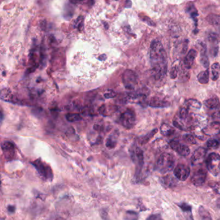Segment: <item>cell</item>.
Instances as JSON below:
<instances>
[{"label":"cell","instance_id":"obj_1","mask_svg":"<svg viewBox=\"0 0 220 220\" xmlns=\"http://www.w3.org/2000/svg\"><path fill=\"white\" fill-rule=\"evenodd\" d=\"M150 60L152 74L156 81H162L167 72V55L162 43L153 41L150 47Z\"/></svg>","mask_w":220,"mask_h":220},{"label":"cell","instance_id":"obj_2","mask_svg":"<svg viewBox=\"0 0 220 220\" xmlns=\"http://www.w3.org/2000/svg\"><path fill=\"white\" fill-rule=\"evenodd\" d=\"M175 164V158L170 153H162L156 161V169L162 174H165L172 170Z\"/></svg>","mask_w":220,"mask_h":220},{"label":"cell","instance_id":"obj_3","mask_svg":"<svg viewBox=\"0 0 220 220\" xmlns=\"http://www.w3.org/2000/svg\"><path fill=\"white\" fill-rule=\"evenodd\" d=\"M207 170L214 176L220 175V156L215 153H210L206 160Z\"/></svg>","mask_w":220,"mask_h":220},{"label":"cell","instance_id":"obj_4","mask_svg":"<svg viewBox=\"0 0 220 220\" xmlns=\"http://www.w3.org/2000/svg\"><path fill=\"white\" fill-rule=\"evenodd\" d=\"M136 122V116L135 112L131 109H127L121 114L119 117V123L126 128H132Z\"/></svg>","mask_w":220,"mask_h":220},{"label":"cell","instance_id":"obj_5","mask_svg":"<svg viewBox=\"0 0 220 220\" xmlns=\"http://www.w3.org/2000/svg\"><path fill=\"white\" fill-rule=\"evenodd\" d=\"M31 163L36 168V170L39 173L41 178L46 179H49L50 181L52 179L53 175L50 168L47 165H45L41 162L40 158L37 159V160H35Z\"/></svg>","mask_w":220,"mask_h":220},{"label":"cell","instance_id":"obj_6","mask_svg":"<svg viewBox=\"0 0 220 220\" xmlns=\"http://www.w3.org/2000/svg\"><path fill=\"white\" fill-rule=\"evenodd\" d=\"M123 82L127 89L134 90L138 83L137 75L131 70H127L123 74Z\"/></svg>","mask_w":220,"mask_h":220},{"label":"cell","instance_id":"obj_7","mask_svg":"<svg viewBox=\"0 0 220 220\" xmlns=\"http://www.w3.org/2000/svg\"><path fill=\"white\" fill-rule=\"evenodd\" d=\"M207 179V172L203 168L197 169L193 173L191 178L192 183L196 187L202 186Z\"/></svg>","mask_w":220,"mask_h":220},{"label":"cell","instance_id":"obj_8","mask_svg":"<svg viewBox=\"0 0 220 220\" xmlns=\"http://www.w3.org/2000/svg\"><path fill=\"white\" fill-rule=\"evenodd\" d=\"M191 173V169L184 164H178L174 170V174L179 181H184L187 179Z\"/></svg>","mask_w":220,"mask_h":220},{"label":"cell","instance_id":"obj_9","mask_svg":"<svg viewBox=\"0 0 220 220\" xmlns=\"http://www.w3.org/2000/svg\"><path fill=\"white\" fill-rule=\"evenodd\" d=\"M132 155L133 161L137 164V167H136V176H139L141 169L143 168V163H144V156H143V152L140 147H136Z\"/></svg>","mask_w":220,"mask_h":220},{"label":"cell","instance_id":"obj_10","mask_svg":"<svg viewBox=\"0 0 220 220\" xmlns=\"http://www.w3.org/2000/svg\"><path fill=\"white\" fill-rule=\"evenodd\" d=\"M169 145L174 151L181 156L186 157L191 153L190 149L184 144H181L179 141L176 140H172L169 143Z\"/></svg>","mask_w":220,"mask_h":220},{"label":"cell","instance_id":"obj_11","mask_svg":"<svg viewBox=\"0 0 220 220\" xmlns=\"http://www.w3.org/2000/svg\"><path fill=\"white\" fill-rule=\"evenodd\" d=\"M147 105L151 107L165 108L170 105L169 101L162 96H154L147 101Z\"/></svg>","mask_w":220,"mask_h":220},{"label":"cell","instance_id":"obj_12","mask_svg":"<svg viewBox=\"0 0 220 220\" xmlns=\"http://www.w3.org/2000/svg\"><path fill=\"white\" fill-rule=\"evenodd\" d=\"M207 153V150L204 147H200L197 149L191 157L192 165H196L201 164L205 160Z\"/></svg>","mask_w":220,"mask_h":220},{"label":"cell","instance_id":"obj_13","mask_svg":"<svg viewBox=\"0 0 220 220\" xmlns=\"http://www.w3.org/2000/svg\"><path fill=\"white\" fill-rule=\"evenodd\" d=\"M198 47L200 52V62L202 66L207 69L209 67V59L207 55V45L203 41H198Z\"/></svg>","mask_w":220,"mask_h":220},{"label":"cell","instance_id":"obj_14","mask_svg":"<svg viewBox=\"0 0 220 220\" xmlns=\"http://www.w3.org/2000/svg\"><path fill=\"white\" fill-rule=\"evenodd\" d=\"M178 179L174 176L168 174L160 178V183L162 185L166 188H173L178 184Z\"/></svg>","mask_w":220,"mask_h":220},{"label":"cell","instance_id":"obj_15","mask_svg":"<svg viewBox=\"0 0 220 220\" xmlns=\"http://www.w3.org/2000/svg\"><path fill=\"white\" fill-rule=\"evenodd\" d=\"M1 147L5 158L11 160L14 157L15 154V146L12 142L3 141L2 143Z\"/></svg>","mask_w":220,"mask_h":220},{"label":"cell","instance_id":"obj_16","mask_svg":"<svg viewBox=\"0 0 220 220\" xmlns=\"http://www.w3.org/2000/svg\"><path fill=\"white\" fill-rule=\"evenodd\" d=\"M198 52L194 49H191L187 53V56H185L183 60V65L186 69L189 70L191 69L197 57Z\"/></svg>","mask_w":220,"mask_h":220},{"label":"cell","instance_id":"obj_17","mask_svg":"<svg viewBox=\"0 0 220 220\" xmlns=\"http://www.w3.org/2000/svg\"><path fill=\"white\" fill-rule=\"evenodd\" d=\"M209 41L210 43V53L212 57H216L218 54L219 47H218V41L217 37L215 34H210L208 37Z\"/></svg>","mask_w":220,"mask_h":220},{"label":"cell","instance_id":"obj_18","mask_svg":"<svg viewBox=\"0 0 220 220\" xmlns=\"http://www.w3.org/2000/svg\"><path fill=\"white\" fill-rule=\"evenodd\" d=\"M186 12L190 15L191 18L194 20V21L195 22L196 27H197V22H198V16L199 14L192 3H188L186 7Z\"/></svg>","mask_w":220,"mask_h":220},{"label":"cell","instance_id":"obj_19","mask_svg":"<svg viewBox=\"0 0 220 220\" xmlns=\"http://www.w3.org/2000/svg\"><path fill=\"white\" fill-rule=\"evenodd\" d=\"M204 105L209 109H216L219 107V100L217 96H212L204 101Z\"/></svg>","mask_w":220,"mask_h":220},{"label":"cell","instance_id":"obj_20","mask_svg":"<svg viewBox=\"0 0 220 220\" xmlns=\"http://www.w3.org/2000/svg\"><path fill=\"white\" fill-rule=\"evenodd\" d=\"M117 132H118L110 134L107 138V140H106L105 145L107 148L112 149L116 147L117 145L118 137V133Z\"/></svg>","mask_w":220,"mask_h":220},{"label":"cell","instance_id":"obj_21","mask_svg":"<svg viewBox=\"0 0 220 220\" xmlns=\"http://www.w3.org/2000/svg\"><path fill=\"white\" fill-rule=\"evenodd\" d=\"M160 131L163 136L169 137V136H172L174 133L175 130L170 125L167 123H163L160 127Z\"/></svg>","mask_w":220,"mask_h":220},{"label":"cell","instance_id":"obj_22","mask_svg":"<svg viewBox=\"0 0 220 220\" xmlns=\"http://www.w3.org/2000/svg\"><path fill=\"white\" fill-rule=\"evenodd\" d=\"M185 105L190 110H198L201 107V103L196 100L189 99L188 100L186 101V102L185 103Z\"/></svg>","mask_w":220,"mask_h":220},{"label":"cell","instance_id":"obj_23","mask_svg":"<svg viewBox=\"0 0 220 220\" xmlns=\"http://www.w3.org/2000/svg\"><path fill=\"white\" fill-rule=\"evenodd\" d=\"M198 80L201 83V84H207L209 81V71L207 69V70L201 71L198 75Z\"/></svg>","mask_w":220,"mask_h":220},{"label":"cell","instance_id":"obj_24","mask_svg":"<svg viewBox=\"0 0 220 220\" xmlns=\"http://www.w3.org/2000/svg\"><path fill=\"white\" fill-rule=\"evenodd\" d=\"M157 132V128H155V129L151 131L147 134L143 136V137H141L140 139V143L141 144V145H145V144L147 143L152 138L154 137Z\"/></svg>","mask_w":220,"mask_h":220},{"label":"cell","instance_id":"obj_25","mask_svg":"<svg viewBox=\"0 0 220 220\" xmlns=\"http://www.w3.org/2000/svg\"><path fill=\"white\" fill-rule=\"evenodd\" d=\"M1 98H2V100L6 101L12 102V101H15L14 99H13V97L11 96V91L6 88H5L2 90Z\"/></svg>","mask_w":220,"mask_h":220},{"label":"cell","instance_id":"obj_26","mask_svg":"<svg viewBox=\"0 0 220 220\" xmlns=\"http://www.w3.org/2000/svg\"><path fill=\"white\" fill-rule=\"evenodd\" d=\"M212 69V80L216 81L219 78V71L220 69V65L218 63H214L211 67Z\"/></svg>","mask_w":220,"mask_h":220},{"label":"cell","instance_id":"obj_27","mask_svg":"<svg viewBox=\"0 0 220 220\" xmlns=\"http://www.w3.org/2000/svg\"><path fill=\"white\" fill-rule=\"evenodd\" d=\"M199 214L202 219H212V217L209 212L203 207L200 206L198 210Z\"/></svg>","mask_w":220,"mask_h":220},{"label":"cell","instance_id":"obj_28","mask_svg":"<svg viewBox=\"0 0 220 220\" xmlns=\"http://www.w3.org/2000/svg\"><path fill=\"white\" fill-rule=\"evenodd\" d=\"M66 119L69 122H75L82 119V118L78 114H67L66 115Z\"/></svg>","mask_w":220,"mask_h":220},{"label":"cell","instance_id":"obj_29","mask_svg":"<svg viewBox=\"0 0 220 220\" xmlns=\"http://www.w3.org/2000/svg\"><path fill=\"white\" fill-rule=\"evenodd\" d=\"M209 23L212 25H219L220 24V16L214 14H210L207 18Z\"/></svg>","mask_w":220,"mask_h":220},{"label":"cell","instance_id":"obj_30","mask_svg":"<svg viewBox=\"0 0 220 220\" xmlns=\"http://www.w3.org/2000/svg\"><path fill=\"white\" fill-rule=\"evenodd\" d=\"M207 146L210 149H217L219 146V142L216 139H210L207 141Z\"/></svg>","mask_w":220,"mask_h":220},{"label":"cell","instance_id":"obj_31","mask_svg":"<svg viewBox=\"0 0 220 220\" xmlns=\"http://www.w3.org/2000/svg\"><path fill=\"white\" fill-rule=\"evenodd\" d=\"M73 27L74 28H78L80 30H82L83 27V18L81 16H80L75 20V21L74 22Z\"/></svg>","mask_w":220,"mask_h":220},{"label":"cell","instance_id":"obj_32","mask_svg":"<svg viewBox=\"0 0 220 220\" xmlns=\"http://www.w3.org/2000/svg\"><path fill=\"white\" fill-rule=\"evenodd\" d=\"M178 65H174V66L172 67L170 71V77L171 79H176L178 76Z\"/></svg>","mask_w":220,"mask_h":220},{"label":"cell","instance_id":"obj_33","mask_svg":"<svg viewBox=\"0 0 220 220\" xmlns=\"http://www.w3.org/2000/svg\"><path fill=\"white\" fill-rule=\"evenodd\" d=\"M178 206L180 207V209L183 210V212H191V213L192 207L191 205H189L188 204H187L186 203H181L178 204Z\"/></svg>","mask_w":220,"mask_h":220},{"label":"cell","instance_id":"obj_34","mask_svg":"<svg viewBox=\"0 0 220 220\" xmlns=\"http://www.w3.org/2000/svg\"><path fill=\"white\" fill-rule=\"evenodd\" d=\"M185 141L190 144H196V140L193 136L191 134H187L183 136Z\"/></svg>","mask_w":220,"mask_h":220},{"label":"cell","instance_id":"obj_35","mask_svg":"<svg viewBox=\"0 0 220 220\" xmlns=\"http://www.w3.org/2000/svg\"><path fill=\"white\" fill-rule=\"evenodd\" d=\"M141 19L144 21V22H145L146 24L151 27H155L156 26V24H154V22L148 16H143L141 17Z\"/></svg>","mask_w":220,"mask_h":220},{"label":"cell","instance_id":"obj_36","mask_svg":"<svg viewBox=\"0 0 220 220\" xmlns=\"http://www.w3.org/2000/svg\"><path fill=\"white\" fill-rule=\"evenodd\" d=\"M116 96V93L114 92L112 90H109L107 93H106L104 94V97L107 99H109V98H112L114 97H115Z\"/></svg>","mask_w":220,"mask_h":220},{"label":"cell","instance_id":"obj_37","mask_svg":"<svg viewBox=\"0 0 220 220\" xmlns=\"http://www.w3.org/2000/svg\"><path fill=\"white\" fill-rule=\"evenodd\" d=\"M94 0H71V2L74 4H82L88 2H93Z\"/></svg>","mask_w":220,"mask_h":220},{"label":"cell","instance_id":"obj_38","mask_svg":"<svg viewBox=\"0 0 220 220\" xmlns=\"http://www.w3.org/2000/svg\"><path fill=\"white\" fill-rule=\"evenodd\" d=\"M162 218L160 216V215L159 214H153L151 215L150 216H149L147 219H152V220H154V219H161Z\"/></svg>","mask_w":220,"mask_h":220},{"label":"cell","instance_id":"obj_39","mask_svg":"<svg viewBox=\"0 0 220 220\" xmlns=\"http://www.w3.org/2000/svg\"><path fill=\"white\" fill-rule=\"evenodd\" d=\"M105 111H106V107H105V105H103L99 109V113L101 115H104Z\"/></svg>","mask_w":220,"mask_h":220},{"label":"cell","instance_id":"obj_40","mask_svg":"<svg viewBox=\"0 0 220 220\" xmlns=\"http://www.w3.org/2000/svg\"><path fill=\"white\" fill-rule=\"evenodd\" d=\"M214 188L216 192H218V194H220V181L218 182V183H216Z\"/></svg>","mask_w":220,"mask_h":220},{"label":"cell","instance_id":"obj_41","mask_svg":"<svg viewBox=\"0 0 220 220\" xmlns=\"http://www.w3.org/2000/svg\"><path fill=\"white\" fill-rule=\"evenodd\" d=\"M7 209L9 212H14L15 211V207L14 206H9Z\"/></svg>","mask_w":220,"mask_h":220},{"label":"cell","instance_id":"obj_42","mask_svg":"<svg viewBox=\"0 0 220 220\" xmlns=\"http://www.w3.org/2000/svg\"><path fill=\"white\" fill-rule=\"evenodd\" d=\"M216 118H219V119H220V112L218 114H217V117Z\"/></svg>","mask_w":220,"mask_h":220},{"label":"cell","instance_id":"obj_43","mask_svg":"<svg viewBox=\"0 0 220 220\" xmlns=\"http://www.w3.org/2000/svg\"><path fill=\"white\" fill-rule=\"evenodd\" d=\"M1 118H2V120H3V112H2V116H1Z\"/></svg>","mask_w":220,"mask_h":220}]
</instances>
